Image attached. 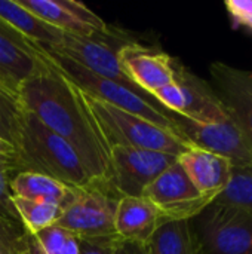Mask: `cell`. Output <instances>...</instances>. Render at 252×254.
<instances>
[{
    "label": "cell",
    "mask_w": 252,
    "mask_h": 254,
    "mask_svg": "<svg viewBox=\"0 0 252 254\" xmlns=\"http://www.w3.org/2000/svg\"><path fill=\"white\" fill-rule=\"evenodd\" d=\"M45 61L48 68L19 86L18 101L25 112L64 138L79 153L94 182L100 183L108 168L110 147L83 92L52 67L46 57Z\"/></svg>",
    "instance_id": "1"
},
{
    "label": "cell",
    "mask_w": 252,
    "mask_h": 254,
    "mask_svg": "<svg viewBox=\"0 0 252 254\" xmlns=\"http://www.w3.org/2000/svg\"><path fill=\"white\" fill-rule=\"evenodd\" d=\"M15 149L16 174L24 171L43 174L74 190L86 189L95 183L79 153L25 110L22 112Z\"/></svg>",
    "instance_id": "2"
},
{
    "label": "cell",
    "mask_w": 252,
    "mask_h": 254,
    "mask_svg": "<svg viewBox=\"0 0 252 254\" xmlns=\"http://www.w3.org/2000/svg\"><path fill=\"white\" fill-rule=\"evenodd\" d=\"M43 52L49 64L71 80L82 92L178 134L174 122L175 115L163 109L151 95L143 92L141 89L97 76L65 57L48 52L45 49Z\"/></svg>",
    "instance_id": "3"
},
{
    "label": "cell",
    "mask_w": 252,
    "mask_h": 254,
    "mask_svg": "<svg viewBox=\"0 0 252 254\" xmlns=\"http://www.w3.org/2000/svg\"><path fill=\"white\" fill-rule=\"evenodd\" d=\"M85 101L97 121L108 147H135L180 156L192 146L177 132L165 129L137 115L102 103L83 92Z\"/></svg>",
    "instance_id": "4"
},
{
    "label": "cell",
    "mask_w": 252,
    "mask_h": 254,
    "mask_svg": "<svg viewBox=\"0 0 252 254\" xmlns=\"http://www.w3.org/2000/svg\"><path fill=\"white\" fill-rule=\"evenodd\" d=\"M199 254H252V214L211 202L189 220Z\"/></svg>",
    "instance_id": "5"
},
{
    "label": "cell",
    "mask_w": 252,
    "mask_h": 254,
    "mask_svg": "<svg viewBox=\"0 0 252 254\" xmlns=\"http://www.w3.org/2000/svg\"><path fill=\"white\" fill-rule=\"evenodd\" d=\"M177 161L178 156L163 152L113 146L107 173L95 185L116 199L143 196L144 190Z\"/></svg>",
    "instance_id": "6"
},
{
    "label": "cell",
    "mask_w": 252,
    "mask_h": 254,
    "mask_svg": "<svg viewBox=\"0 0 252 254\" xmlns=\"http://www.w3.org/2000/svg\"><path fill=\"white\" fill-rule=\"evenodd\" d=\"M135 39L123 30L110 27L92 36L65 34L62 42L56 46L43 48L48 52L65 57L76 64L85 67L97 76L137 88L123 73L119 63V51ZM138 89V88H137ZM144 92V91H143Z\"/></svg>",
    "instance_id": "7"
},
{
    "label": "cell",
    "mask_w": 252,
    "mask_h": 254,
    "mask_svg": "<svg viewBox=\"0 0 252 254\" xmlns=\"http://www.w3.org/2000/svg\"><path fill=\"white\" fill-rule=\"evenodd\" d=\"M153 98L168 112L201 124L227 121L229 116L211 83L187 70L175 60V79L153 94Z\"/></svg>",
    "instance_id": "8"
},
{
    "label": "cell",
    "mask_w": 252,
    "mask_h": 254,
    "mask_svg": "<svg viewBox=\"0 0 252 254\" xmlns=\"http://www.w3.org/2000/svg\"><path fill=\"white\" fill-rule=\"evenodd\" d=\"M162 214L163 223L189 222L205 210L214 198L202 195L177 161L143 193Z\"/></svg>",
    "instance_id": "9"
},
{
    "label": "cell",
    "mask_w": 252,
    "mask_h": 254,
    "mask_svg": "<svg viewBox=\"0 0 252 254\" xmlns=\"http://www.w3.org/2000/svg\"><path fill=\"white\" fill-rule=\"evenodd\" d=\"M117 201L94 183L77 190L74 201L64 210L55 226L70 231L80 240L117 237L114 231Z\"/></svg>",
    "instance_id": "10"
},
{
    "label": "cell",
    "mask_w": 252,
    "mask_h": 254,
    "mask_svg": "<svg viewBox=\"0 0 252 254\" xmlns=\"http://www.w3.org/2000/svg\"><path fill=\"white\" fill-rule=\"evenodd\" d=\"M174 122L178 134L190 146L218 155L227 159L232 167L252 168L251 149L230 118L223 122L201 124L175 115Z\"/></svg>",
    "instance_id": "11"
},
{
    "label": "cell",
    "mask_w": 252,
    "mask_h": 254,
    "mask_svg": "<svg viewBox=\"0 0 252 254\" xmlns=\"http://www.w3.org/2000/svg\"><path fill=\"white\" fill-rule=\"evenodd\" d=\"M46 68L43 49L0 19V88L18 98L19 86Z\"/></svg>",
    "instance_id": "12"
},
{
    "label": "cell",
    "mask_w": 252,
    "mask_h": 254,
    "mask_svg": "<svg viewBox=\"0 0 252 254\" xmlns=\"http://www.w3.org/2000/svg\"><path fill=\"white\" fill-rule=\"evenodd\" d=\"M209 73L211 86L252 152V73L220 61L209 65Z\"/></svg>",
    "instance_id": "13"
},
{
    "label": "cell",
    "mask_w": 252,
    "mask_h": 254,
    "mask_svg": "<svg viewBox=\"0 0 252 254\" xmlns=\"http://www.w3.org/2000/svg\"><path fill=\"white\" fill-rule=\"evenodd\" d=\"M119 63L126 77L151 97L175 79V58L137 40L126 43L119 51Z\"/></svg>",
    "instance_id": "14"
},
{
    "label": "cell",
    "mask_w": 252,
    "mask_h": 254,
    "mask_svg": "<svg viewBox=\"0 0 252 254\" xmlns=\"http://www.w3.org/2000/svg\"><path fill=\"white\" fill-rule=\"evenodd\" d=\"M49 25L73 36H92L108 28L94 10L76 0H18Z\"/></svg>",
    "instance_id": "15"
},
{
    "label": "cell",
    "mask_w": 252,
    "mask_h": 254,
    "mask_svg": "<svg viewBox=\"0 0 252 254\" xmlns=\"http://www.w3.org/2000/svg\"><path fill=\"white\" fill-rule=\"evenodd\" d=\"M162 225V214L146 196H126L117 201L114 231L120 240L149 244Z\"/></svg>",
    "instance_id": "16"
},
{
    "label": "cell",
    "mask_w": 252,
    "mask_h": 254,
    "mask_svg": "<svg viewBox=\"0 0 252 254\" xmlns=\"http://www.w3.org/2000/svg\"><path fill=\"white\" fill-rule=\"evenodd\" d=\"M178 162L196 189L205 196L215 199L229 183L232 164L218 155L192 146L178 156Z\"/></svg>",
    "instance_id": "17"
},
{
    "label": "cell",
    "mask_w": 252,
    "mask_h": 254,
    "mask_svg": "<svg viewBox=\"0 0 252 254\" xmlns=\"http://www.w3.org/2000/svg\"><path fill=\"white\" fill-rule=\"evenodd\" d=\"M12 196L58 205L65 210L76 198L77 190L43 174L24 171L13 176L10 180Z\"/></svg>",
    "instance_id": "18"
},
{
    "label": "cell",
    "mask_w": 252,
    "mask_h": 254,
    "mask_svg": "<svg viewBox=\"0 0 252 254\" xmlns=\"http://www.w3.org/2000/svg\"><path fill=\"white\" fill-rule=\"evenodd\" d=\"M0 19L40 48L56 46L65 36V33L21 6L18 0H0Z\"/></svg>",
    "instance_id": "19"
},
{
    "label": "cell",
    "mask_w": 252,
    "mask_h": 254,
    "mask_svg": "<svg viewBox=\"0 0 252 254\" xmlns=\"http://www.w3.org/2000/svg\"><path fill=\"white\" fill-rule=\"evenodd\" d=\"M150 254H199L189 222L163 223L149 241Z\"/></svg>",
    "instance_id": "20"
},
{
    "label": "cell",
    "mask_w": 252,
    "mask_h": 254,
    "mask_svg": "<svg viewBox=\"0 0 252 254\" xmlns=\"http://www.w3.org/2000/svg\"><path fill=\"white\" fill-rule=\"evenodd\" d=\"M80 238L59 226H49L37 234H28L27 254H79Z\"/></svg>",
    "instance_id": "21"
},
{
    "label": "cell",
    "mask_w": 252,
    "mask_h": 254,
    "mask_svg": "<svg viewBox=\"0 0 252 254\" xmlns=\"http://www.w3.org/2000/svg\"><path fill=\"white\" fill-rule=\"evenodd\" d=\"M12 201L15 211L28 234H37L49 226H53L64 213L61 207L52 204L28 201L16 196H13Z\"/></svg>",
    "instance_id": "22"
},
{
    "label": "cell",
    "mask_w": 252,
    "mask_h": 254,
    "mask_svg": "<svg viewBox=\"0 0 252 254\" xmlns=\"http://www.w3.org/2000/svg\"><path fill=\"white\" fill-rule=\"evenodd\" d=\"M214 202L233 205L252 214V168L232 167L229 183Z\"/></svg>",
    "instance_id": "23"
},
{
    "label": "cell",
    "mask_w": 252,
    "mask_h": 254,
    "mask_svg": "<svg viewBox=\"0 0 252 254\" xmlns=\"http://www.w3.org/2000/svg\"><path fill=\"white\" fill-rule=\"evenodd\" d=\"M22 112L18 98L0 88V137L13 146L18 138Z\"/></svg>",
    "instance_id": "24"
},
{
    "label": "cell",
    "mask_w": 252,
    "mask_h": 254,
    "mask_svg": "<svg viewBox=\"0 0 252 254\" xmlns=\"http://www.w3.org/2000/svg\"><path fill=\"white\" fill-rule=\"evenodd\" d=\"M28 232L21 222L0 216V254H27Z\"/></svg>",
    "instance_id": "25"
},
{
    "label": "cell",
    "mask_w": 252,
    "mask_h": 254,
    "mask_svg": "<svg viewBox=\"0 0 252 254\" xmlns=\"http://www.w3.org/2000/svg\"><path fill=\"white\" fill-rule=\"evenodd\" d=\"M16 174L15 170V161L12 159H0V216L21 222L12 201V192H10V180Z\"/></svg>",
    "instance_id": "26"
},
{
    "label": "cell",
    "mask_w": 252,
    "mask_h": 254,
    "mask_svg": "<svg viewBox=\"0 0 252 254\" xmlns=\"http://www.w3.org/2000/svg\"><path fill=\"white\" fill-rule=\"evenodd\" d=\"M226 7L235 24L252 30V0H227Z\"/></svg>",
    "instance_id": "27"
},
{
    "label": "cell",
    "mask_w": 252,
    "mask_h": 254,
    "mask_svg": "<svg viewBox=\"0 0 252 254\" xmlns=\"http://www.w3.org/2000/svg\"><path fill=\"white\" fill-rule=\"evenodd\" d=\"M117 240H119V237L82 238L79 254H113Z\"/></svg>",
    "instance_id": "28"
},
{
    "label": "cell",
    "mask_w": 252,
    "mask_h": 254,
    "mask_svg": "<svg viewBox=\"0 0 252 254\" xmlns=\"http://www.w3.org/2000/svg\"><path fill=\"white\" fill-rule=\"evenodd\" d=\"M113 254H150V250H149V244L125 241V240L119 238L114 246Z\"/></svg>",
    "instance_id": "29"
},
{
    "label": "cell",
    "mask_w": 252,
    "mask_h": 254,
    "mask_svg": "<svg viewBox=\"0 0 252 254\" xmlns=\"http://www.w3.org/2000/svg\"><path fill=\"white\" fill-rule=\"evenodd\" d=\"M15 158H16L15 146L0 137V159H12V161H15Z\"/></svg>",
    "instance_id": "30"
}]
</instances>
